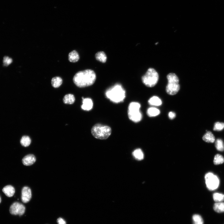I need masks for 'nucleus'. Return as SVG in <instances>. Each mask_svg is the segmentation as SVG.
I'll return each mask as SVG.
<instances>
[{"mask_svg":"<svg viewBox=\"0 0 224 224\" xmlns=\"http://www.w3.org/2000/svg\"><path fill=\"white\" fill-rule=\"evenodd\" d=\"M133 155L135 158L138 160H141L144 159V154L140 149L135 150L133 153Z\"/></svg>","mask_w":224,"mask_h":224,"instance_id":"obj_20","label":"nucleus"},{"mask_svg":"<svg viewBox=\"0 0 224 224\" xmlns=\"http://www.w3.org/2000/svg\"><path fill=\"white\" fill-rule=\"evenodd\" d=\"M63 80L59 77H55L53 78L51 81L52 86L55 88L60 87L62 84Z\"/></svg>","mask_w":224,"mask_h":224,"instance_id":"obj_16","label":"nucleus"},{"mask_svg":"<svg viewBox=\"0 0 224 224\" xmlns=\"http://www.w3.org/2000/svg\"><path fill=\"white\" fill-rule=\"evenodd\" d=\"M105 95L112 102L118 103L124 101L125 91L121 85L116 84L106 90Z\"/></svg>","mask_w":224,"mask_h":224,"instance_id":"obj_2","label":"nucleus"},{"mask_svg":"<svg viewBox=\"0 0 224 224\" xmlns=\"http://www.w3.org/2000/svg\"><path fill=\"white\" fill-rule=\"evenodd\" d=\"M91 133L96 139L106 140L111 135L112 130L109 126L97 124L93 126L91 129Z\"/></svg>","mask_w":224,"mask_h":224,"instance_id":"obj_3","label":"nucleus"},{"mask_svg":"<svg viewBox=\"0 0 224 224\" xmlns=\"http://www.w3.org/2000/svg\"><path fill=\"white\" fill-rule=\"evenodd\" d=\"M13 60L11 58L8 56H5L4 58L3 64L5 66H8L10 65L12 62Z\"/></svg>","mask_w":224,"mask_h":224,"instance_id":"obj_28","label":"nucleus"},{"mask_svg":"<svg viewBox=\"0 0 224 224\" xmlns=\"http://www.w3.org/2000/svg\"><path fill=\"white\" fill-rule=\"evenodd\" d=\"M214 200L216 202H222L224 201V195L219 193H215L213 194Z\"/></svg>","mask_w":224,"mask_h":224,"instance_id":"obj_24","label":"nucleus"},{"mask_svg":"<svg viewBox=\"0 0 224 224\" xmlns=\"http://www.w3.org/2000/svg\"><path fill=\"white\" fill-rule=\"evenodd\" d=\"M96 79L94 71L87 69L77 73L73 77V81L77 86L82 88L93 85Z\"/></svg>","mask_w":224,"mask_h":224,"instance_id":"obj_1","label":"nucleus"},{"mask_svg":"<svg viewBox=\"0 0 224 224\" xmlns=\"http://www.w3.org/2000/svg\"><path fill=\"white\" fill-rule=\"evenodd\" d=\"M140 104L137 102H131L128 106V114L129 119L134 122H140L142 119L140 111Z\"/></svg>","mask_w":224,"mask_h":224,"instance_id":"obj_6","label":"nucleus"},{"mask_svg":"<svg viewBox=\"0 0 224 224\" xmlns=\"http://www.w3.org/2000/svg\"><path fill=\"white\" fill-rule=\"evenodd\" d=\"M224 162V159L222 155L219 154H216L214 158L213 163L216 165L223 163Z\"/></svg>","mask_w":224,"mask_h":224,"instance_id":"obj_25","label":"nucleus"},{"mask_svg":"<svg viewBox=\"0 0 224 224\" xmlns=\"http://www.w3.org/2000/svg\"><path fill=\"white\" fill-rule=\"evenodd\" d=\"M213 209L214 210L218 213L224 212V202H217L214 204Z\"/></svg>","mask_w":224,"mask_h":224,"instance_id":"obj_18","label":"nucleus"},{"mask_svg":"<svg viewBox=\"0 0 224 224\" xmlns=\"http://www.w3.org/2000/svg\"><path fill=\"white\" fill-rule=\"evenodd\" d=\"M32 198V192L31 189L27 187L23 188L22 191L21 200L24 203H27L31 200Z\"/></svg>","mask_w":224,"mask_h":224,"instance_id":"obj_9","label":"nucleus"},{"mask_svg":"<svg viewBox=\"0 0 224 224\" xmlns=\"http://www.w3.org/2000/svg\"><path fill=\"white\" fill-rule=\"evenodd\" d=\"M167 79L168 84L166 87L167 93L171 95L176 94L180 89L178 77L175 74L170 73L167 75Z\"/></svg>","mask_w":224,"mask_h":224,"instance_id":"obj_4","label":"nucleus"},{"mask_svg":"<svg viewBox=\"0 0 224 224\" xmlns=\"http://www.w3.org/2000/svg\"><path fill=\"white\" fill-rule=\"evenodd\" d=\"M193 224H203V219L199 215H194L192 217Z\"/></svg>","mask_w":224,"mask_h":224,"instance_id":"obj_23","label":"nucleus"},{"mask_svg":"<svg viewBox=\"0 0 224 224\" xmlns=\"http://www.w3.org/2000/svg\"><path fill=\"white\" fill-rule=\"evenodd\" d=\"M58 224H66L65 221L62 218H59L57 219Z\"/></svg>","mask_w":224,"mask_h":224,"instance_id":"obj_30","label":"nucleus"},{"mask_svg":"<svg viewBox=\"0 0 224 224\" xmlns=\"http://www.w3.org/2000/svg\"><path fill=\"white\" fill-rule=\"evenodd\" d=\"M160 113V111L158 109L154 108H149L147 111V114L149 116L154 117L159 115Z\"/></svg>","mask_w":224,"mask_h":224,"instance_id":"obj_21","label":"nucleus"},{"mask_svg":"<svg viewBox=\"0 0 224 224\" xmlns=\"http://www.w3.org/2000/svg\"><path fill=\"white\" fill-rule=\"evenodd\" d=\"M202 139L204 141L208 143H213L215 140V136L210 131H207L203 136Z\"/></svg>","mask_w":224,"mask_h":224,"instance_id":"obj_13","label":"nucleus"},{"mask_svg":"<svg viewBox=\"0 0 224 224\" xmlns=\"http://www.w3.org/2000/svg\"><path fill=\"white\" fill-rule=\"evenodd\" d=\"M216 147L217 150L220 151H224V144L222 140L218 139L216 142Z\"/></svg>","mask_w":224,"mask_h":224,"instance_id":"obj_26","label":"nucleus"},{"mask_svg":"<svg viewBox=\"0 0 224 224\" xmlns=\"http://www.w3.org/2000/svg\"><path fill=\"white\" fill-rule=\"evenodd\" d=\"M159 80L158 72L152 68L149 69L147 73L142 77L143 84L149 87H153L156 85Z\"/></svg>","mask_w":224,"mask_h":224,"instance_id":"obj_5","label":"nucleus"},{"mask_svg":"<svg viewBox=\"0 0 224 224\" xmlns=\"http://www.w3.org/2000/svg\"><path fill=\"white\" fill-rule=\"evenodd\" d=\"M2 191L8 197H12L15 193L14 188L11 185H7L5 186L3 189Z\"/></svg>","mask_w":224,"mask_h":224,"instance_id":"obj_12","label":"nucleus"},{"mask_svg":"<svg viewBox=\"0 0 224 224\" xmlns=\"http://www.w3.org/2000/svg\"><path fill=\"white\" fill-rule=\"evenodd\" d=\"M36 161V158L33 154H28L25 156L22 159L23 164L27 166L33 164Z\"/></svg>","mask_w":224,"mask_h":224,"instance_id":"obj_11","label":"nucleus"},{"mask_svg":"<svg viewBox=\"0 0 224 224\" xmlns=\"http://www.w3.org/2000/svg\"><path fill=\"white\" fill-rule=\"evenodd\" d=\"M83 99V104L81 107L82 109L86 111H89L91 110L93 107V103L92 100L90 98Z\"/></svg>","mask_w":224,"mask_h":224,"instance_id":"obj_10","label":"nucleus"},{"mask_svg":"<svg viewBox=\"0 0 224 224\" xmlns=\"http://www.w3.org/2000/svg\"><path fill=\"white\" fill-rule=\"evenodd\" d=\"M96 59L102 63H105L107 60V56L105 53L103 52H97L95 55Z\"/></svg>","mask_w":224,"mask_h":224,"instance_id":"obj_17","label":"nucleus"},{"mask_svg":"<svg viewBox=\"0 0 224 224\" xmlns=\"http://www.w3.org/2000/svg\"><path fill=\"white\" fill-rule=\"evenodd\" d=\"M1 202H2V199H1V196H0V203H1Z\"/></svg>","mask_w":224,"mask_h":224,"instance_id":"obj_31","label":"nucleus"},{"mask_svg":"<svg viewBox=\"0 0 224 224\" xmlns=\"http://www.w3.org/2000/svg\"><path fill=\"white\" fill-rule=\"evenodd\" d=\"M25 210V207L22 204L15 202L10 208L9 211L12 215L21 216L24 213Z\"/></svg>","mask_w":224,"mask_h":224,"instance_id":"obj_8","label":"nucleus"},{"mask_svg":"<svg viewBox=\"0 0 224 224\" xmlns=\"http://www.w3.org/2000/svg\"><path fill=\"white\" fill-rule=\"evenodd\" d=\"M79 59V54L75 50L72 51L69 53V55H68V59L71 62H76L78 61Z\"/></svg>","mask_w":224,"mask_h":224,"instance_id":"obj_14","label":"nucleus"},{"mask_svg":"<svg viewBox=\"0 0 224 224\" xmlns=\"http://www.w3.org/2000/svg\"><path fill=\"white\" fill-rule=\"evenodd\" d=\"M148 103L150 105L154 106H159L162 104L161 100L157 96L151 97L149 100Z\"/></svg>","mask_w":224,"mask_h":224,"instance_id":"obj_19","label":"nucleus"},{"mask_svg":"<svg viewBox=\"0 0 224 224\" xmlns=\"http://www.w3.org/2000/svg\"><path fill=\"white\" fill-rule=\"evenodd\" d=\"M75 101L74 96L71 94L66 95L63 99V102L65 104H72L74 103Z\"/></svg>","mask_w":224,"mask_h":224,"instance_id":"obj_15","label":"nucleus"},{"mask_svg":"<svg viewBox=\"0 0 224 224\" xmlns=\"http://www.w3.org/2000/svg\"><path fill=\"white\" fill-rule=\"evenodd\" d=\"M224 128V123L217 122L214 125L213 130L220 131Z\"/></svg>","mask_w":224,"mask_h":224,"instance_id":"obj_27","label":"nucleus"},{"mask_svg":"<svg viewBox=\"0 0 224 224\" xmlns=\"http://www.w3.org/2000/svg\"><path fill=\"white\" fill-rule=\"evenodd\" d=\"M206 184L208 189L213 191L217 189L219 186V181L217 176L212 173H209L205 176Z\"/></svg>","mask_w":224,"mask_h":224,"instance_id":"obj_7","label":"nucleus"},{"mask_svg":"<svg viewBox=\"0 0 224 224\" xmlns=\"http://www.w3.org/2000/svg\"><path fill=\"white\" fill-rule=\"evenodd\" d=\"M31 142L30 138L27 136H23L21 140V144L25 147H28L30 145Z\"/></svg>","mask_w":224,"mask_h":224,"instance_id":"obj_22","label":"nucleus"},{"mask_svg":"<svg viewBox=\"0 0 224 224\" xmlns=\"http://www.w3.org/2000/svg\"><path fill=\"white\" fill-rule=\"evenodd\" d=\"M169 116L170 119L172 120L176 117V114L174 112H170L169 113Z\"/></svg>","mask_w":224,"mask_h":224,"instance_id":"obj_29","label":"nucleus"}]
</instances>
